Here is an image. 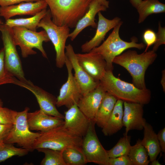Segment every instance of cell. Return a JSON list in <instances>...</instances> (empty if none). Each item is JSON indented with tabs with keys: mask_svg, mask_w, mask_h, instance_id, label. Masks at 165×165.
I'll list each match as a JSON object with an SVG mask.
<instances>
[{
	"mask_svg": "<svg viewBox=\"0 0 165 165\" xmlns=\"http://www.w3.org/2000/svg\"><path fill=\"white\" fill-rule=\"evenodd\" d=\"M123 23L121 21L113 28L106 40L101 45L91 50L102 56L106 62L107 70L113 71L114 58L125 50L132 48L141 50L146 46L143 43H138V39L134 36L131 38L130 42L124 41L121 38L119 32Z\"/></svg>",
	"mask_w": 165,
	"mask_h": 165,
	"instance_id": "4",
	"label": "cell"
},
{
	"mask_svg": "<svg viewBox=\"0 0 165 165\" xmlns=\"http://www.w3.org/2000/svg\"><path fill=\"white\" fill-rule=\"evenodd\" d=\"M19 80L7 69L5 62L3 48H1L0 50V86L6 84L16 85Z\"/></svg>",
	"mask_w": 165,
	"mask_h": 165,
	"instance_id": "32",
	"label": "cell"
},
{
	"mask_svg": "<svg viewBox=\"0 0 165 165\" xmlns=\"http://www.w3.org/2000/svg\"><path fill=\"white\" fill-rule=\"evenodd\" d=\"M99 3L105 7L107 9L109 7V2L107 0H97Z\"/></svg>",
	"mask_w": 165,
	"mask_h": 165,
	"instance_id": "42",
	"label": "cell"
},
{
	"mask_svg": "<svg viewBox=\"0 0 165 165\" xmlns=\"http://www.w3.org/2000/svg\"><path fill=\"white\" fill-rule=\"evenodd\" d=\"M132 5L136 9L142 2V0H129Z\"/></svg>",
	"mask_w": 165,
	"mask_h": 165,
	"instance_id": "41",
	"label": "cell"
},
{
	"mask_svg": "<svg viewBox=\"0 0 165 165\" xmlns=\"http://www.w3.org/2000/svg\"><path fill=\"white\" fill-rule=\"evenodd\" d=\"M65 64L67 70L68 78L60 89L57 98L56 106L59 107L64 106L68 108L74 104H77L82 95L72 73L71 64L66 56Z\"/></svg>",
	"mask_w": 165,
	"mask_h": 165,
	"instance_id": "11",
	"label": "cell"
},
{
	"mask_svg": "<svg viewBox=\"0 0 165 165\" xmlns=\"http://www.w3.org/2000/svg\"><path fill=\"white\" fill-rule=\"evenodd\" d=\"M40 0H0V6H5L14 5L23 2H36Z\"/></svg>",
	"mask_w": 165,
	"mask_h": 165,
	"instance_id": "39",
	"label": "cell"
},
{
	"mask_svg": "<svg viewBox=\"0 0 165 165\" xmlns=\"http://www.w3.org/2000/svg\"><path fill=\"white\" fill-rule=\"evenodd\" d=\"M107 9L100 4L97 0H93L86 13L79 20L73 31L70 33L69 38L71 41H73L84 29L88 27L96 28L97 24L95 21L96 15L99 12L106 11Z\"/></svg>",
	"mask_w": 165,
	"mask_h": 165,
	"instance_id": "21",
	"label": "cell"
},
{
	"mask_svg": "<svg viewBox=\"0 0 165 165\" xmlns=\"http://www.w3.org/2000/svg\"><path fill=\"white\" fill-rule=\"evenodd\" d=\"M62 126L45 132H40V135L34 144V150L48 148L62 151L70 147H81L82 138L70 133Z\"/></svg>",
	"mask_w": 165,
	"mask_h": 165,
	"instance_id": "5",
	"label": "cell"
},
{
	"mask_svg": "<svg viewBox=\"0 0 165 165\" xmlns=\"http://www.w3.org/2000/svg\"><path fill=\"white\" fill-rule=\"evenodd\" d=\"M27 121L31 130L45 132L62 126L63 119L48 115L40 109L31 112H28Z\"/></svg>",
	"mask_w": 165,
	"mask_h": 165,
	"instance_id": "16",
	"label": "cell"
},
{
	"mask_svg": "<svg viewBox=\"0 0 165 165\" xmlns=\"http://www.w3.org/2000/svg\"><path fill=\"white\" fill-rule=\"evenodd\" d=\"M106 92L99 85L95 89L82 95L77 105L90 120L94 119L97 110Z\"/></svg>",
	"mask_w": 165,
	"mask_h": 165,
	"instance_id": "19",
	"label": "cell"
},
{
	"mask_svg": "<svg viewBox=\"0 0 165 165\" xmlns=\"http://www.w3.org/2000/svg\"><path fill=\"white\" fill-rule=\"evenodd\" d=\"M139 14L138 23L143 22L149 15L165 12V4L158 0H144L136 9Z\"/></svg>",
	"mask_w": 165,
	"mask_h": 165,
	"instance_id": "25",
	"label": "cell"
},
{
	"mask_svg": "<svg viewBox=\"0 0 165 165\" xmlns=\"http://www.w3.org/2000/svg\"><path fill=\"white\" fill-rule=\"evenodd\" d=\"M124 110L123 118V126L126 127L125 135L133 130H141L146 122L143 118V105L138 103L123 101Z\"/></svg>",
	"mask_w": 165,
	"mask_h": 165,
	"instance_id": "17",
	"label": "cell"
},
{
	"mask_svg": "<svg viewBox=\"0 0 165 165\" xmlns=\"http://www.w3.org/2000/svg\"><path fill=\"white\" fill-rule=\"evenodd\" d=\"M161 151L165 152V128L161 130L157 134Z\"/></svg>",
	"mask_w": 165,
	"mask_h": 165,
	"instance_id": "38",
	"label": "cell"
},
{
	"mask_svg": "<svg viewBox=\"0 0 165 165\" xmlns=\"http://www.w3.org/2000/svg\"><path fill=\"white\" fill-rule=\"evenodd\" d=\"M44 0L55 24L73 28L86 13L93 0Z\"/></svg>",
	"mask_w": 165,
	"mask_h": 165,
	"instance_id": "3",
	"label": "cell"
},
{
	"mask_svg": "<svg viewBox=\"0 0 165 165\" xmlns=\"http://www.w3.org/2000/svg\"><path fill=\"white\" fill-rule=\"evenodd\" d=\"M47 5L44 0L37 2H21L18 5L0 7V16L6 20L16 15L34 16L46 9Z\"/></svg>",
	"mask_w": 165,
	"mask_h": 165,
	"instance_id": "20",
	"label": "cell"
},
{
	"mask_svg": "<svg viewBox=\"0 0 165 165\" xmlns=\"http://www.w3.org/2000/svg\"><path fill=\"white\" fill-rule=\"evenodd\" d=\"M64 114L63 128L72 134L82 138L88 130L90 120L80 110L76 104L68 108Z\"/></svg>",
	"mask_w": 165,
	"mask_h": 165,
	"instance_id": "14",
	"label": "cell"
},
{
	"mask_svg": "<svg viewBox=\"0 0 165 165\" xmlns=\"http://www.w3.org/2000/svg\"><path fill=\"white\" fill-rule=\"evenodd\" d=\"M144 137L141 141V144L146 149L149 157L150 162L156 159L161 151L157 135L152 126L146 122L144 126Z\"/></svg>",
	"mask_w": 165,
	"mask_h": 165,
	"instance_id": "22",
	"label": "cell"
},
{
	"mask_svg": "<svg viewBox=\"0 0 165 165\" xmlns=\"http://www.w3.org/2000/svg\"><path fill=\"white\" fill-rule=\"evenodd\" d=\"M29 152L23 148H16L12 144H5L4 146L0 149V163L14 156H24Z\"/></svg>",
	"mask_w": 165,
	"mask_h": 165,
	"instance_id": "31",
	"label": "cell"
},
{
	"mask_svg": "<svg viewBox=\"0 0 165 165\" xmlns=\"http://www.w3.org/2000/svg\"><path fill=\"white\" fill-rule=\"evenodd\" d=\"M97 13L98 20L96 33L90 40L82 45L81 51L83 53L89 52L94 48L99 46L104 40L107 33L121 21V19L118 17L109 20L105 17L101 12Z\"/></svg>",
	"mask_w": 165,
	"mask_h": 165,
	"instance_id": "18",
	"label": "cell"
},
{
	"mask_svg": "<svg viewBox=\"0 0 165 165\" xmlns=\"http://www.w3.org/2000/svg\"><path fill=\"white\" fill-rule=\"evenodd\" d=\"M108 165H133V164L128 155H125L109 158Z\"/></svg>",
	"mask_w": 165,
	"mask_h": 165,
	"instance_id": "36",
	"label": "cell"
},
{
	"mask_svg": "<svg viewBox=\"0 0 165 165\" xmlns=\"http://www.w3.org/2000/svg\"><path fill=\"white\" fill-rule=\"evenodd\" d=\"M65 54L74 69L75 72L74 75L82 95L96 88L99 85V82L95 81L79 64L76 53L71 44L66 46Z\"/></svg>",
	"mask_w": 165,
	"mask_h": 165,
	"instance_id": "15",
	"label": "cell"
},
{
	"mask_svg": "<svg viewBox=\"0 0 165 165\" xmlns=\"http://www.w3.org/2000/svg\"><path fill=\"white\" fill-rule=\"evenodd\" d=\"M157 56L152 50L140 54L135 50H129L116 57L113 62L128 71L132 77V83L136 87L145 89L147 88L145 81L146 71Z\"/></svg>",
	"mask_w": 165,
	"mask_h": 165,
	"instance_id": "2",
	"label": "cell"
},
{
	"mask_svg": "<svg viewBox=\"0 0 165 165\" xmlns=\"http://www.w3.org/2000/svg\"><path fill=\"white\" fill-rule=\"evenodd\" d=\"M161 84L164 92H165V70H163L162 72V77L160 81Z\"/></svg>",
	"mask_w": 165,
	"mask_h": 165,
	"instance_id": "40",
	"label": "cell"
},
{
	"mask_svg": "<svg viewBox=\"0 0 165 165\" xmlns=\"http://www.w3.org/2000/svg\"><path fill=\"white\" fill-rule=\"evenodd\" d=\"M142 37L146 46L144 52H146L151 46L155 43L156 39V33L152 30L148 29L144 31Z\"/></svg>",
	"mask_w": 165,
	"mask_h": 165,
	"instance_id": "34",
	"label": "cell"
},
{
	"mask_svg": "<svg viewBox=\"0 0 165 165\" xmlns=\"http://www.w3.org/2000/svg\"><path fill=\"white\" fill-rule=\"evenodd\" d=\"M76 54L82 68L95 81L99 82L107 70L106 62L102 56L91 51Z\"/></svg>",
	"mask_w": 165,
	"mask_h": 165,
	"instance_id": "12",
	"label": "cell"
},
{
	"mask_svg": "<svg viewBox=\"0 0 165 165\" xmlns=\"http://www.w3.org/2000/svg\"><path fill=\"white\" fill-rule=\"evenodd\" d=\"M117 100L115 97L106 92L94 119L95 124L99 127L102 128L106 123Z\"/></svg>",
	"mask_w": 165,
	"mask_h": 165,
	"instance_id": "24",
	"label": "cell"
},
{
	"mask_svg": "<svg viewBox=\"0 0 165 165\" xmlns=\"http://www.w3.org/2000/svg\"><path fill=\"white\" fill-rule=\"evenodd\" d=\"M156 35V41L152 50L156 52L160 45L165 44V28L161 26L160 22H159L158 31Z\"/></svg>",
	"mask_w": 165,
	"mask_h": 165,
	"instance_id": "35",
	"label": "cell"
},
{
	"mask_svg": "<svg viewBox=\"0 0 165 165\" xmlns=\"http://www.w3.org/2000/svg\"><path fill=\"white\" fill-rule=\"evenodd\" d=\"M3 23L2 22V21L1 20H0V24H2Z\"/></svg>",
	"mask_w": 165,
	"mask_h": 165,
	"instance_id": "46",
	"label": "cell"
},
{
	"mask_svg": "<svg viewBox=\"0 0 165 165\" xmlns=\"http://www.w3.org/2000/svg\"><path fill=\"white\" fill-rule=\"evenodd\" d=\"M0 31L3 45L4 60L8 71L21 82L27 83L22 63L17 53L13 36L12 28L5 23L0 24Z\"/></svg>",
	"mask_w": 165,
	"mask_h": 165,
	"instance_id": "8",
	"label": "cell"
},
{
	"mask_svg": "<svg viewBox=\"0 0 165 165\" xmlns=\"http://www.w3.org/2000/svg\"><path fill=\"white\" fill-rule=\"evenodd\" d=\"M29 110V108L26 107L23 111L17 112L15 123L4 140V143H16L29 152L34 150V144L41 133L30 131L27 121V115Z\"/></svg>",
	"mask_w": 165,
	"mask_h": 165,
	"instance_id": "9",
	"label": "cell"
},
{
	"mask_svg": "<svg viewBox=\"0 0 165 165\" xmlns=\"http://www.w3.org/2000/svg\"><path fill=\"white\" fill-rule=\"evenodd\" d=\"M62 155L66 165H84L87 163L81 147H70L62 151Z\"/></svg>",
	"mask_w": 165,
	"mask_h": 165,
	"instance_id": "27",
	"label": "cell"
},
{
	"mask_svg": "<svg viewBox=\"0 0 165 165\" xmlns=\"http://www.w3.org/2000/svg\"><path fill=\"white\" fill-rule=\"evenodd\" d=\"M5 143L3 142H0V149L2 148L4 146Z\"/></svg>",
	"mask_w": 165,
	"mask_h": 165,
	"instance_id": "44",
	"label": "cell"
},
{
	"mask_svg": "<svg viewBox=\"0 0 165 165\" xmlns=\"http://www.w3.org/2000/svg\"><path fill=\"white\" fill-rule=\"evenodd\" d=\"M46 9L32 16L27 18L9 19L6 20L5 24L9 27H20L33 31H36L37 26L41 20L46 14Z\"/></svg>",
	"mask_w": 165,
	"mask_h": 165,
	"instance_id": "26",
	"label": "cell"
},
{
	"mask_svg": "<svg viewBox=\"0 0 165 165\" xmlns=\"http://www.w3.org/2000/svg\"><path fill=\"white\" fill-rule=\"evenodd\" d=\"M94 119L90 120L87 132L82 138V150L88 163L100 165H108L109 159L97 135Z\"/></svg>",
	"mask_w": 165,
	"mask_h": 165,
	"instance_id": "10",
	"label": "cell"
},
{
	"mask_svg": "<svg viewBox=\"0 0 165 165\" xmlns=\"http://www.w3.org/2000/svg\"><path fill=\"white\" fill-rule=\"evenodd\" d=\"M140 139L131 146L128 156L133 165H148L149 163L147 152Z\"/></svg>",
	"mask_w": 165,
	"mask_h": 165,
	"instance_id": "28",
	"label": "cell"
},
{
	"mask_svg": "<svg viewBox=\"0 0 165 165\" xmlns=\"http://www.w3.org/2000/svg\"><path fill=\"white\" fill-rule=\"evenodd\" d=\"M19 81L17 85L27 89L34 95L41 110L48 115L64 119V116L57 108V98L55 97L35 85L30 81L27 83Z\"/></svg>",
	"mask_w": 165,
	"mask_h": 165,
	"instance_id": "13",
	"label": "cell"
},
{
	"mask_svg": "<svg viewBox=\"0 0 165 165\" xmlns=\"http://www.w3.org/2000/svg\"><path fill=\"white\" fill-rule=\"evenodd\" d=\"M17 113V112L7 108L0 107V124L14 125Z\"/></svg>",
	"mask_w": 165,
	"mask_h": 165,
	"instance_id": "33",
	"label": "cell"
},
{
	"mask_svg": "<svg viewBox=\"0 0 165 165\" xmlns=\"http://www.w3.org/2000/svg\"><path fill=\"white\" fill-rule=\"evenodd\" d=\"M36 150L38 152L43 153L45 155L40 165H66L62 157L63 150L59 151L48 148H39Z\"/></svg>",
	"mask_w": 165,
	"mask_h": 165,
	"instance_id": "29",
	"label": "cell"
},
{
	"mask_svg": "<svg viewBox=\"0 0 165 165\" xmlns=\"http://www.w3.org/2000/svg\"><path fill=\"white\" fill-rule=\"evenodd\" d=\"M13 124H0V142H3L12 129Z\"/></svg>",
	"mask_w": 165,
	"mask_h": 165,
	"instance_id": "37",
	"label": "cell"
},
{
	"mask_svg": "<svg viewBox=\"0 0 165 165\" xmlns=\"http://www.w3.org/2000/svg\"><path fill=\"white\" fill-rule=\"evenodd\" d=\"M100 85L105 91L123 101L138 103L143 105L148 104L151 98L149 89H141L133 83H128L116 77L112 71L107 70L99 81Z\"/></svg>",
	"mask_w": 165,
	"mask_h": 165,
	"instance_id": "1",
	"label": "cell"
},
{
	"mask_svg": "<svg viewBox=\"0 0 165 165\" xmlns=\"http://www.w3.org/2000/svg\"><path fill=\"white\" fill-rule=\"evenodd\" d=\"M12 28L15 44L20 46L23 57L26 58L29 55L36 54V52L33 50L36 48L41 52L43 57L47 58L42 44L44 42L50 40L44 30L37 32L22 27Z\"/></svg>",
	"mask_w": 165,
	"mask_h": 165,
	"instance_id": "7",
	"label": "cell"
},
{
	"mask_svg": "<svg viewBox=\"0 0 165 165\" xmlns=\"http://www.w3.org/2000/svg\"><path fill=\"white\" fill-rule=\"evenodd\" d=\"M150 165H161V164L159 163L158 160L155 159L151 162Z\"/></svg>",
	"mask_w": 165,
	"mask_h": 165,
	"instance_id": "43",
	"label": "cell"
},
{
	"mask_svg": "<svg viewBox=\"0 0 165 165\" xmlns=\"http://www.w3.org/2000/svg\"><path fill=\"white\" fill-rule=\"evenodd\" d=\"M3 102L2 101V100L0 99V108L2 107L3 106Z\"/></svg>",
	"mask_w": 165,
	"mask_h": 165,
	"instance_id": "45",
	"label": "cell"
},
{
	"mask_svg": "<svg viewBox=\"0 0 165 165\" xmlns=\"http://www.w3.org/2000/svg\"><path fill=\"white\" fill-rule=\"evenodd\" d=\"M123 103V101L121 100H117L106 123L102 128V132L105 136H110L116 133L124 126Z\"/></svg>",
	"mask_w": 165,
	"mask_h": 165,
	"instance_id": "23",
	"label": "cell"
},
{
	"mask_svg": "<svg viewBox=\"0 0 165 165\" xmlns=\"http://www.w3.org/2000/svg\"><path fill=\"white\" fill-rule=\"evenodd\" d=\"M130 137L124 134L116 144L112 148L107 150L109 158H115L123 156L128 155L131 145Z\"/></svg>",
	"mask_w": 165,
	"mask_h": 165,
	"instance_id": "30",
	"label": "cell"
},
{
	"mask_svg": "<svg viewBox=\"0 0 165 165\" xmlns=\"http://www.w3.org/2000/svg\"><path fill=\"white\" fill-rule=\"evenodd\" d=\"M46 32L53 44L56 52V64L59 68H62L65 63L66 42L70 34V28L66 26H58L52 21L49 9L41 20L37 26Z\"/></svg>",
	"mask_w": 165,
	"mask_h": 165,
	"instance_id": "6",
	"label": "cell"
}]
</instances>
